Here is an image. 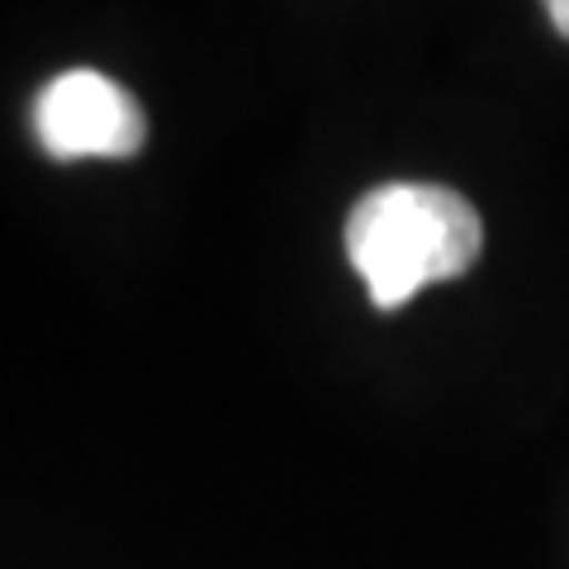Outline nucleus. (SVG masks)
Wrapping results in <instances>:
<instances>
[{"mask_svg": "<svg viewBox=\"0 0 569 569\" xmlns=\"http://www.w3.org/2000/svg\"><path fill=\"white\" fill-rule=\"evenodd\" d=\"M33 138L58 162H86V157H133L148 138L138 100L119 81L91 67L52 77L33 100Z\"/></svg>", "mask_w": 569, "mask_h": 569, "instance_id": "nucleus-2", "label": "nucleus"}, {"mask_svg": "<svg viewBox=\"0 0 569 569\" xmlns=\"http://www.w3.org/2000/svg\"><path fill=\"white\" fill-rule=\"evenodd\" d=\"M546 14H550V24H556V29L565 33V39H569V0H556V6H550Z\"/></svg>", "mask_w": 569, "mask_h": 569, "instance_id": "nucleus-3", "label": "nucleus"}, {"mask_svg": "<svg viewBox=\"0 0 569 569\" xmlns=\"http://www.w3.org/2000/svg\"><path fill=\"white\" fill-rule=\"evenodd\" d=\"M485 247L479 209L451 186L389 181L347 219V257L376 309H403L418 290L466 276Z\"/></svg>", "mask_w": 569, "mask_h": 569, "instance_id": "nucleus-1", "label": "nucleus"}]
</instances>
